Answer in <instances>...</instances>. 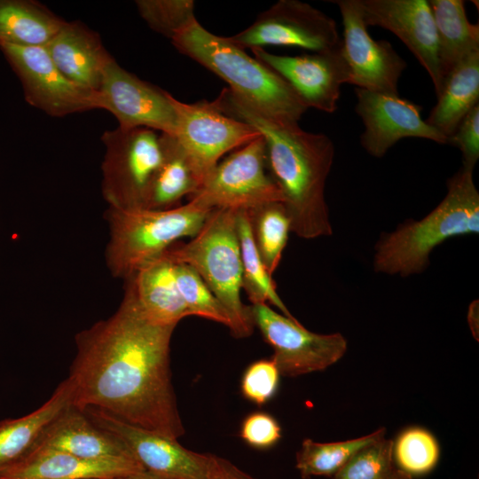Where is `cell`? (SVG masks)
<instances>
[{
    "mask_svg": "<svg viewBox=\"0 0 479 479\" xmlns=\"http://www.w3.org/2000/svg\"><path fill=\"white\" fill-rule=\"evenodd\" d=\"M101 191L108 207L145 209L164 152L161 133L147 128H116L103 133Z\"/></svg>",
    "mask_w": 479,
    "mask_h": 479,
    "instance_id": "7",
    "label": "cell"
},
{
    "mask_svg": "<svg viewBox=\"0 0 479 479\" xmlns=\"http://www.w3.org/2000/svg\"><path fill=\"white\" fill-rule=\"evenodd\" d=\"M0 50L19 77L30 106L54 117L98 109L97 92L67 79L44 47L0 44Z\"/></svg>",
    "mask_w": 479,
    "mask_h": 479,
    "instance_id": "12",
    "label": "cell"
},
{
    "mask_svg": "<svg viewBox=\"0 0 479 479\" xmlns=\"http://www.w3.org/2000/svg\"><path fill=\"white\" fill-rule=\"evenodd\" d=\"M448 145L458 147L462 153V166L475 169L479 158V104L462 119Z\"/></svg>",
    "mask_w": 479,
    "mask_h": 479,
    "instance_id": "37",
    "label": "cell"
},
{
    "mask_svg": "<svg viewBox=\"0 0 479 479\" xmlns=\"http://www.w3.org/2000/svg\"><path fill=\"white\" fill-rule=\"evenodd\" d=\"M253 239L271 276L277 270L291 232V221L282 202L247 209Z\"/></svg>",
    "mask_w": 479,
    "mask_h": 479,
    "instance_id": "30",
    "label": "cell"
},
{
    "mask_svg": "<svg viewBox=\"0 0 479 479\" xmlns=\"http://www.w3.org/2000/svg\"><path fill=\"white\" fill-rule=\"evenodd\" d=\"M44 48L67 79L98 91L105 67L112 56L96 32L81 22L66 21Z\"/></svg>",
    "mask_w": 479,
    "mask_h": 479,
    "instance_id": "20",
    "label": "cell"
},
{
    "mask_svg": "<svg viewBox=\"0 0 479 479\" xmlns=\"http://www.w3.org/2000/svg\"><path fill=\"white\" fill-rule=\"evenodd\" d=\"M72 393L67 379L38 409L17 419L0 421V471L26 459L47 427L71 406Z\"/></svg>",
    "mask_w": 479,
    "mask_h": 479,
    "instance_id": "23",
    "label": "cell"
},
{
    "mask_svg": "<svg viewBox=\"0 0 479 479\" xmlns=\"http://www.w3.org/2000/svg\"><path fill=\"white\" fill-rule=\"evenodd\" d=\"M143 470L130 457L84 459L52 449H37L0 471V479H115Z\"/></svg>",
    "mask_w": 479,
    "mask_h": 479,
    "instance_id": "19",
    "label": "cell"
},
{
    "mask_svg": "<svg viewBox=\"0 0 479 479\" xmlns=\"http://www.w3.org/2000/svg\"><path fill=\"white\" fill-rule=\"evenodd\" d=\"M176 326L149 319L124 291L111 317L75 335L76 355L67 378L71 405L99 409L177 440L185 428L169 366Z\"/></svg>",
    "mask_w": 479,
    "mask_h": 479,
    "instance_id": "1",
    "label": "cell"
},
{
    "mask_svg": "<svg viewBox=\"0 0 479 479\" xmlns=\"http://www.w3.org/2000/svg\"><path fill=\"white\" fill-rule=\"evenodd\" d=\"M115 479H174L163 475H160L146 470L139 471L134 474H130L122 477Z\"/></svg>",
    "mask_w": 479,
    "mask_h": 479,
    "instance_id": "39",
    "label": "cell"
},
{
    "mask_svg": "<svg viewBox=\"0 0 479 479\" xmlns=\"http://www.w3.org/2000/svg\"><path fill=\"white\" fill-rule=\"evenodd\" d=\"M206 479H256L242 471L232 462L213 455L211 466Z\"/></svg>",
    "mask_w": 479,
    "mask_h": 479,
    "instance_id": "38",
    "label": "cell"
},
{
    "mask_svg": "<svg viewBox=\"0 0 479 479\" xmlns=\"http://www.w3.org/2000/svg\"><path fill=\"white\" fill-rule=\"evenodd\" d=\"M161 138L163 161L152 181L145 209L171 208L183 197L195 194L202 185L176 137L161 133Z\"/></svg>",
    "mask_w": 479,
    "mask_h": 479,
    "instance_id": "27",
    "label": "cell"
},
{
    "mask_svg": "<svg viewBox=\"0 0 479 479\" xmlns=\"http://www.w3.org/2000/svg\"><path fill=\"white\" fill-rule=\"evenodd\" d=\"M228 38L242 50L287 46L315 52L342 46L335 20L299 0L278 1L248 27Z\"/></svg>",
    "mask_w": 479,
    "mask_h": 479,
    "instance_id": "10",
    "label": "cell"
},
{
    "mask_svg": "<svg viewBox=\"0 0 479 479\" xmlns=\"http://www.w3.org/2000/svg\"><path fill=\"white\" fill-rule=\"evenodd\" d=\"M182 54L225 81L231 92L263 116L298 122L308 110L292 87L278 74L232 43L193 20L172 40Z\"/></svg>",
    "mask_w": 479,
    "mask_h": 479,
    "instance_id": "4",
    "label": "cell"
},
{
    "mask_svg": "<svg viewBox=\"0 0 479 479\" xmlns=\"http://www.w3.org/2000/svg\"><path fill=\"white\" fill-rule=\"evenodd\" d=\"M397 465L405 473L422 475L429 473L439 459V446L435 437L420 428L402 432L393 444Z\"/></svg>",
    "mask_w": 479,
    "mask_h": 479,
    "instance_id": "32",
    "label": "cell"
},
{
    "mask_svg": "<svg viewBox=\"0 0 479 479\" xmlns=\"http://www.w3.org/2000/svg\"><path fill=\"white\" fill-rule=\"evenodd\" d=\"M229 116L245 122L263 137L269 173L291 221V232L305 240L329 236L333 229L325 197L334 145L323 133L261 114L224 89L215 99Z\"/></svg>",
    "mask_w": 479,
    "mask_h": 479,
    "instance_id": "2",
    "label": "cell"
},
{
    "mask_svg": "<svg viewBox=\"0 0 479 479\" xmlns=\"http://www.w3.org/2000/svg\"><path fill=\"white\" fill-rule=\"evenodd\" d=\"M129 293L151 320L177 326L191 316L175 279L173 263L161 255L125 279Z\"/></svg>",
    "mask_w": 479,
    "mask_h": 479,
    "instance_id": "22",
    "label": "cell"
},
{
    "mask_svg": "<svg viewBox=\"0 0 479 479\" xmlns=\"http://www.w3.org/2000/svg\"><path fill=\"white\" fill-rule=\"evenodd\" d=\"M33 0H0V44L44 47L65 24Z\"/></svg>",
    "mask_w": 479,
    "mask_h": 479,
    "instance_id": "26",
    "label": "cell"
},
{
    "mask_svg": "<svg viewBox=\"0 0 479 479\" xmlns=\"http://www.w3.org/2000/svg\"><path fill=\"white\" fill-rule=\"evenodd\" d=\"M355 112L365 130L360 136L363 148L372 156L383 157L399 140L405 137L429 139L448 144L446 137L421 117L422 107L399 97L356 88Z\"/></svg>",
    "mask_w": 479,
    "mask_h": 479,
    "instance_id": "17",
    "label": "cell"
},
{
    "mask_svg": "<svg viewBox=\"0 0 479 479\" xmlns=\"http://www.w3.org/2000/svg\"><path fill=\"white\" fill-rule=\"evenodd\" d=\"M136 6L150 28L170 40L196 20L192 0H137Z\"/></svg>",
    "mask_w": 479,
    "mask_h": 479,
    "instance_id": "34",
    "label": "cell"
},
{
    "mask_svg": "<svg viewBox=\"0 0 479 479\" xmlns=\"http://www.w3.org/2000/svg\"><path fill=\"white\" fill-rule=\"evenodd\" d=\"M37 449H52L84 459L133 458L122 442L72 405L47 427L34 451Z\"/></svg>",
    "mask_w": 479,
    "mask_h": 479,
    "instance_id": "21",
    "label": "cell"
},
{
    "mask_svg": "<svg viewBox=\"0 0 479 479\" xmlns=\"http://www.w3.org/2000/svg\"><path fill=\"white\" fill-rule=\"evenodd\" d=\"M97 92L98 109L110 112L120 128H147L174 136L176 113L167 91L122 67L111 57Z\"/></svg>",
    "mask_w": 479,
    "mask_h": 479,
    "instance_id": "14",
    "label": "cell"
},
{
    "mask_svg": "<svg viewBox=\"0 0 479 479\" xmlns=\"http://www.w3.org/2000/svg\"><path fill=\"white\" fill-rule=\"evenodd\" d=\"M343 25L342 53L349 69V83L373 92L398 95L405 60L386 40L373 39L367 30L358 0H334Z\"/></svg>",
    "mask_w": 479,
    "mask_h": 479,
    "instance_id": "13",
    "label": "cell"
},
{
    "mask_svg": "<svg viewBox=\"0 0 479 479\" xmlns=\"http://www.w3.org/2000/svg\"><path fill=\"white\" fill-rule=\"evenodd\" d=\"M173 269L177 287L190 315L221 323L229 328L231 323L227 311L199 274L185 263H173Z\"/></svg>",
    "mask_w": 479,
    "mask_h": 479,
    "instance_id": "33",
    "label": "cell"
},
{
    "mask_svg": "<svg viewBox=\"0 0 479 479\" xmlns=\"http://www.w3.org/2000/svg\"><path fill=\"white\" fill-rule=\"evenodd\" d=\"M82 412L122 442L144 470L174 479L207 478L213 454L190 451L176 439L130 425L99 409Z\"/></svg>",
    "mask_w": 479,
    "mask_h": 479,
    "instance_id": "15",
    "label": "cell"
},
{
    "mask_svg": "<svg viewBox=\"0 0 479 479\" xmlns=\"http://www.w3.org/2000/svg\"><path fill=\"white\" fill-rule=\"evenodd\" d=\"M279 371L271 359H260L247 366L243 373L240 389L246 399L262 406L276 394Z\"/></svg>",
    "mask_w": 479,
    "mask_h": 479,
    "instance_id": "35",
    "label": "cell"
},
{
    "mask_svg": "<svg viewBox=\"0 0 479 479\" xmlns=\"http://www.w3.org/2000/svg\"><path fill=\"white\" fill-rule=\"evenodd\" d=\"M236 227L240 245L242 289L252 304L271 303L283 315L295 318L280 299L276 284L267 271L255 247L247 209L236 210Z\"/></svg>",
    "mask_w": 479,
    "mask_h": 479,
    "instance_id": "28",
    "label": "cell"
},
{
    "mask_svg": "<svg viewBox=\"0 0 479 479\" xmlns=\"http://www.w3.org/2000/svg\"><path fill=\"white\" fill-rule=\"evenodd\" d=\"M385 434V428H381L370 435L343 442L317 443L304 439L296 453V468L303 479L333 477L357 452Z\"/></svg>",
    "mask_w": 479,
    "mask_h": 479,
    "instance_id": "29",
    "label": "cell"
},
{
    "mask_svg": "<svg viewBox=\"0 0 479 479\" xmlns=\"http://www.w3.org/2000/svg\"><path fill=\"white\" fill-rule=\"evenodd\" d=\"M250 311L254 326L273 349L271 358L281 375L292 377L324 370L347 350V341L340 333L310 332L296 318L280 314L264 303L252 304Z\"/></svg>",
    "mask_w": 479,
    "mask_h": 479,
    "instance_id": "11",
    "label": "cell"
},
{
    "mask_svg": "<svg viewBox=\"0 0 479 479\" xmlns=\"http://www.w3.org/2000/svg\"><path fill=\"white\" fill-rule=\"evenodd\" d=\"M436 98L426 122L448 140L462 119L479 104V51L448 74Z\"/></svg>",
    "mask_w": 479,
    "mask_h": 479,
    "instance_id": "24",
    "label": "cell"
},
{
    "mask_svg": "<svg viewBox=\"0 0 479 479\" xmlns=\"http://www.w3.org/2000/svg\"><path fill=\"white\" fill-rule=\"evenodd\" d=\"M212 210L192 198L185 205L162 210L108 207L105 213L109 233L105 259L111 275L125 280L177 240L194 237Z\"/></svg>",
    "mask_w": 479,
    "mask_h": 479,
    "instance_id": "5",
    "label": "cell"
},
{
    "mask_svg": "<svg viewBox=\"0 0 479 479\" xmlns=\"http://www.w3.org/2000/svg\"><path fill=\"white\" fill-rule=\"evenodd\" d=\"M171 101L176 113L174 137L202 185L224 153L261 136L248 123L224 114L215 100L184 103L172 96Z\"/></svg>",
    "mask_w": 479,
    "mask_h": 479,
    "instance_id": "8",
    "label": "cell"
},
{
    "mask_svg": "<svg viewBox=\"0 0 479 479\" xmlns=\"http://www.w3.org/2000/svg\"><path fill=\"white\" fill-rule=\"evenodd\" d=\"M437 36L443 82L448 74L479 51V26L466 14L463 0H429Z\"/></svg>",
    "mask_w": 479,
    "mask_h": 479,
    "instance_id": "25",
    "label": "cell"
},
{
    "mask_svg": "<svg viewBox=\"0 0 479 479\" xmlns=\"http://www.w3.org/2000/svg\"><path fill=\"white\" fill-rule=\"evenodd\" d=\"M365 25L395 34L428 72L437 96L443 86L435 21L427 0H358Z\"/></svg>",
    "mask_w": 479,
    "mask_h": 479,
    "instance_id": "18",
    "label": "cell"
},
{
    "mask_svg": "<svg viewBox=\"0 0 479 479\" xmlns=\"http://www.w3.org/2000/svg\"><path fill=\"white\" fill-rule=\"evenodd\" d=\"M474 169L461 166L447 180V192L426 216L384 232L374 247L376 272L403 278L424 271L431 252L450 238L479 232V192Z\"/></svg>",
    "mask_w": 479,
    "mask_h": 479,
    "instance_id": "3",
    "label": "cell"
},
{
    "mask_svg": "<svg viewBox=\"0 0 479 479\" xmlns=\"http://www.w3.org/2000/svg\"><path fill=\"white\" fill-rule=\"evenodd\" d=\"M192 198L212 209H252L270 202L283 203L268 170L263 137L259 136L219 161Z\"/></svg>",
    "mask_w": 479,
    "mask_h": 479,
    "instance_id": "9",
    "label": "cell"
},
{
    "mask_svg": "<svg viewBox=\"0 0 479 479\" xmlns=\"http://www.w3.org/2000/svg\"><path fill=\"white\" fill-rule=\"evenodd\" d=\"M392 440L379 438L357 452L333 479H412L396 463Z\"/></svg>",
    "mask_w": 479,
    "mask_h": 479,
    "instance_id": "31",
    "label": "cell"
},
{
    "mask_svg": "<svg viewBox=\"0 0 479 479\" xmlns=\"http://www.w3.org/2000/svg\"><path fill=\"white\" fill-rule=\"evenodd\" d=\"M254 58L283 78L307 108L334 113L341 87L349 83V69L342 53L335 50L298 56L276 55L264 48L251 49Z\"/></svg>",
    "mask_w": 479,
    "mask_h": 479,
    "instance_id": "16",
    "label": "cell"
},
{
    "mask_svg": "<svg viewBox=\"0 0 479 479\" xmlns=\"http://www.w3.org/2000/svg\"><path fill=\"white\" fill-rule=\"evenodd\" d=\"M236 210L215 208L189 242L173 245L161 255L192 267L222 303L235 338L254 329L250 306L242 302V269L236 227Z\"/></svg>",
    "mask_w": 479,
    "mask_h": 479,
    "instance_id": "6",
    "label": "cell"
},
{
    "mask_svg": "<svg viewBox=\"0 0 479 479\" xmlns=\"http://www.w3.org/2000/svg\"><path fill=\"white\" fill-rule=\"evenodd\" d=\"M240 436L249 446L265 450L274 446L279 441L281 428L271 414L255 412L244 419Z\"/></svg>",
    "mask_w": 479,
    "mask_h": 479,
    "instance_id": "36",
    "label": "cell"
}]
</instances>
